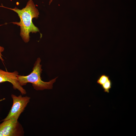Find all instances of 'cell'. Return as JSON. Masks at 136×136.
Returning <instances> with one entry per match:
<instances>
[{
    "label": "cell",
    "instance_id": "6da1fadb",
    "mask_svg": "<svg viewBox=\"0 0 136 136\" xmlns=\"http://www.w3.org/2000/svg\"><path fill=\"white\" fill-rule=\"evenodd\" d=\"M0 7L12 10L18 14L20 21L12 23L20 26V35L24 42L27 43L29 41L30 32L33 33L39 32L38 28L32 22L33 18L37 19L39 15L38 10L32 0H29L26 6L21 9H19L16 7L11 8L3 6Z\"/></svg>",
    "mask_w": 136,
    "mask_h": 136
},
{
    "label": "cell",
    "instance_id": "7a4b0ae2",
    "mask_svg": "<svg viewBox=\"0 0 136 136\" xmlns=\"http://www.w3.org/2000/svg\"><path fill=\"white\" fill-rule=\"evenodd\" d=\"M41 61L40 58H37L34 64L32 72L28 75L26 76L18 75L17 79L21 86L25 85L29 83L32 84L34 89L37 90L52 89L53 84L58 77L48 82L43 81L41 77L43 70L42 65L40 64Z\"/></svg>",
    "mask_w": 136,
    "mask_h": 136
},
{
    "label": "cell",
    "instance_id": "3957f363",
    "mask_svg": "<svg viewBox=\"0 0 136 136\" xmlns=\"http://www.w3.org/2000/svg\"><path fill=\"white\" fill-rule=\"evenodd\" d=\"M24 133L22 125L14 118L0 124V136H22Z\"/></svg>",
    "mask_w": 136,
    "mask_h": 136
},
{
    "label": "cell",
    "instance_id": "277c9868",
    "mask_svg": "<svg viewBox=\"0 0 136 136\" xmlns=\"http://www.w3.org/2000/svg\"><path fill=\"white\" fill-rule=\"evenodd\" d=\"M11 97L13 100L12 106L7 116L2 120L3 121L12 118H14L18 120L29 102L30 99L29 97L22 96L21 95L17 96L14 94H12Z\"/></svg>",
    "mask_w": 136,
    "mask_h": 136
},
{
    "label": "cell",
    "instance_id": "5b68a950",
    "mask_svg": "<svg viewBox=\"0 0 136 136\" xmlns=\"http://www.w3.org/2000/svg\"><path fill=\"white\" fill-rule=\"evenodd\" d=\"M18 72L15 71L13 72L6 71L0 69V83L6 82L12 84L13 88L17 89L22 95L26 94V90L20 84L17 79Z\"/></svg>",
    "mask_w": 136,
    "mask_h": 136
},
{
    "label": "cell",
    "instance_id": "8992f818",
    "mask_svg": "<svg viewBox=\"0 0 136 136\" xmlns=\"http://www.w3.org/2000/svg\"><path fill=\"white\" fill-rule=\"evenodd\" d=\"M109 79V76L105 74H102L99 77L97 82L98 84L101 86Z\"/></svg>",
    "mask_w": 136,
    "mask_h": 136
},
{
    "label": "cell",
    "instance_id": "52a82bcc",
    "mask_svg": "<svg viewBox=\"0 0 136 136\" xmlns=\"http://www.w3.org/2000/svg\"><path fill=\"white\" fill-rule=\"evenodd\" d=\"M112 82L110 79L101 86L104 92L109 93L112 87Z\"/></svg>",
    "mask_w": 136,
    "mask_h": 136
},
{
    "label": "cell",
    "instance_id": "ba28073f",
    "mask_svg": "<svg viewBox=\"0 0 136 136\" xmlns=\"http://www.w3.org/2000/svg\"><path fill=\"white\" fill-rule=\"evenodd\" d=\"M4 48L3 47L0 46V59L1 60L2 62L4 61V59L3 58V55L2 53L4 51Z\"/></svg>",
    "mask_w": 136,
    "mask_h": 136
},
{
    "label": "cell",
    "instance_id": "9c48e42d",
    "mask_svg": "<svg viewBox=\"0 0 136 136\" xmlns=\"http://www.w3.org/2000/svg\"><path fill=\"white\" fill-rule=\"evenodd\" d=\"M53 0H50L49 2V5H50L51 3L52 2Z\"/></svg>",
    "mask_w": 136,
    "mask_h": 136
}]
</instances>
